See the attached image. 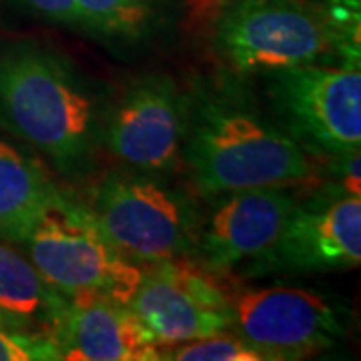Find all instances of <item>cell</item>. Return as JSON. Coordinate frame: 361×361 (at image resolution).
Masks as SVG:
<instances>
[{
  "instance_id": "cell-1",
  "label": "cell",
  "mask_w": 361,
  "mask_h": 361,
  "mask_svg": "<svg viewBox=\"0 0 361 361\" xmlns=\"http://www.w3.org/2000/svg\"><path fill=\"white\" fill-rule=\"evenodd\" d=\"M109 99L61 52L37 42L0 49V125L65 175L103 147Z\"/></svg>"
},
{
  "instance_id": "cell-6",
  "label": "cell",
  "mask_w": 361,
  "mask_h": 361,
  "mask_svg": "<svg viewBox=\"0 0 361 361\" xmlns=\"http://www.w3.org/2000/svg\"><path fill=\"white\" fill-rule=\"evenodd\" d=\"M279 127L307 153L343 155L361 145L360 66L299 65L265 73Z\"/></svg>"
},
{
  "instance_id": "cell-2",
  "label": "cell",
  "mask_w": 361,
  "mask_h": 361,
  "mask_svg": "<svg viewBox=\"0 0 361 361\" xmlns=\"http://www.w3.org/2000/svg\"><path fill=\"white\" fill-rule=\"evenodd\" d=\"M185 159L199 191L209 197L305 185L313 177L307 151L279 123L225 92L187 103Z\"/></svg>"
},
{
  "instance_id": "cell-8",
  "label": "cell",
  "mask_w": 361,
  "mask_h": 361,
  "mask_svg": "<svg viewBox=\"0 0 361 361\" xmlns=\"http://www.w3.org/2000/svg\"><path fill=\"white\" fill-rule=\"evenodd\" d=\"M231 327L265 360H299L331 348L341 334L336 307L291 285L245 289L231 297Z\"/></svg>"
},
{
  "instance_id": "cell-10",
  "label": "cell",
  "mask_w": 361,
  "mask_h": 361,
  "mask_svg": "<svg viewBox=\"0 0 361 361\" xmlns=\"http://www.w3.org/2000/svg\"><path fill=\"white\" fill-rule=\"evenodd\" d=\"M297 201L285 187H259L221 195L205 223L199 225L195 253L211 271L247 265L263 269L295 211Z\"/></svg>"
},
{
  "instance_id": "cell-4",
  "label": "cell",
  "mask_w": 361,
  "mask_h": 361,
  "mask_svg": "<svg viewBox=\"0 0 361 361\" xmlns=\"http://www.w3.org/2000/svg\"><path fill=\"white\" fill-rule=\"evenodd\" d=\"M89 211L116 251L139 265L195 253L201 219L193 199L155 173L104 177Z\"/></svg>"
},
{
  "instance_id": "cell-13",
  "label": "cell",
  "mask_w": 361,
  "mask_h": 361,
  "mask_svg": "<svg viewBox=\"0 0 361 361\" xmlns=\"http://www.w3.org/2000/svg\"><path fill=\"white\" fill-rule=\"evenodd\" d=\"M68 307L71 299L42 279L30 259L0 241V311L16 327L56 341Z\"/></svg>"
},
{
  "instance_id": "cell-12",
  "label": "cell",
  "mask_w": 361,
  "mask_h": 361,
  "mask_svg": "<svg viewBox=\"0 0 361 361\" xmlns=\"http://www.w3.org/2000/svg\"><path fill=\"white\" fill-rule=\"evenodd\" d=\"M56 343L63 360L157 361L163 351L125 303L104 297L71 301Z\"/></svg>"
},
{
  "instance_id": "cell-18",
  "label": "cell",
  "mask_w": 361,
  "mask_h": 361,
  "mask_svg": "<svg viewBox=\"0 0 361 361\" xmlns=\"http://www.w3.org/2000/svg\"><path fill=\"white\" fill-rule=\"evenodd\" d=\"M25 2L51 20L63 25H80L75 0H25Z\"/></svg>"
},
{
  "instance_id": "cell-9",
  "label": "cell",
  "mask_w": 361,
  "mask_h": 361,
  "mask_svg": "<svg viewBox=\"0 0 361 361\" xmlns=\"http://www.w3.org/2000/svg\"><path fill=\"white\" fill-rule=\"evenodd\" d=\"M185 127L187 101L175 80L151 75L109 104L103 147L127 167L159 175L179 163Z\"/></svg>"
},
{
  "instance_id": "cell-5",
  "label": "cell",
  "mask_w": 361,
  "mask_h": 361,
  "mask_svg": "<svg viewBox=\"0 0 361 361\" xmlns=\"http://www.w3.org/2000/svg\"><path fill=\"white\" fill-rule=\"evenodd\" d=\"M213 47L239 75L315 65L337 51L322 6L303 0H231L213 26Z\"/></svg>"
},
{
  "instance_id": "cell-3",
  "label": "cell",
  "mask_w": 361,
  "mask_h": 361,
  "mask_svg": "<svg viewBox=\"0 0 361 361\" xmlns=\"http://www.w3.org/2000/svg\"><path fill=\"white\" fill-rule=\"evenodd\" d=\"M20 247L71 301L104 297L129 305L142 279V265L123 257L89 209L63 191L44 205Z\"/></svg>"
},
{
  "instance_id": "cell-7",
  "label": "cell",
  "mask_w": 361,
  "mask_h": 361,
  "mask_svg": "<svg viewBox=\"0 0 361 361\" xmlns=\"http://www.w3.org/2000/svg\"><path fill=\"white\" fill-rule=\"evenodd\" d=\"M231 297L221 273L179 257L145 265L129 307L163 351L229 329Z\"/></svg>"
},
{
  "instance_id": "cell-15",
  "label": "cell",
  "mask_w": 361,
  "mask_h": 361,
  "mask_svg": "<svg viewBox=\"0 0 361 361\" xmlns=\"http://www.w3.org/2000/svg\"><path fill=\"white\" fill-rule=\"evenodd\" d=\"M78 20L109 39L141 40L157 23L155 0H75Z\"/></svg>"
},
{
  "instance_id": "cell-11",
  "label": "cell",
  "mask_w": 361,
  "mask_h": 361,
  "mask_svg": "<svg viewBox=\"0 0 361 361\" xmlns=\"http://www.w3.org/2000/svg\"><path fill=\"white\" fill-rule=\"evenodd\" d=\"M361 263V195L299 205L263 269H351Z\"/></svg>"
},
{
  "instance_id": "cell-17",
  "label": "cell",
  "mask_w": 361,
  "mask_h": 361,
  "mask_svg": "<svg viewBox=\"0 0 361 361\" xmlns=\"http://www.w3.org/2000/svg\"><path fill=\"white\" fill-rule=\"evenodd\" d=\"M63 360L59 343L51 336L0 325V361Z\"/></svg>"
},
{
  "instance_id": "cell-14",
  "label": "cell",
  "mask_w": 361,
  "mask_h": 361,
  "mask_svg": "<svg viewBox=\"0 0 361 361\" xmlns=\"http://www.w3.org/2000/svg\"><path fill=\"white\" fill-rule=\"evenodd\" d=\"M59 191L35 157L0 137V241L23 245L40 211Z\"/></svg>"
},
{
  "instance_id": "cell-19",
  "label": "cell",
  "mask_w": 361,
  "mask_h": 361,
  "mask_svg": "<svg viewBox=\"0 0 361 361\" xmlns=\"http://www.w3.org/2000/svg\"><path fill=\"white\" fill-rule=\"evenodd\" d=\"M0 325H2V327H16V325H14V323L11 322L2 311H0ZM16 329H20V327H16Z\"/></svg>"
},
{
  "instance_id": "cell-16",
  "label": "cell",
  "mask_w": 361,
  "mask_h": 361,
  "mask_svg": "<svg viewBox=\"0 0 361 361\" xmlns=\"http://www.w3.org/2000/svg\"><path fill=\"white\" fill-rule=\"evenodd\" d=\"M171 355L163 360L179 361H265L253 345H249L243 337L219 331L215 336L201 337L195 341L179 343L167 348Z\"/></svg>"
}]
</instances>
